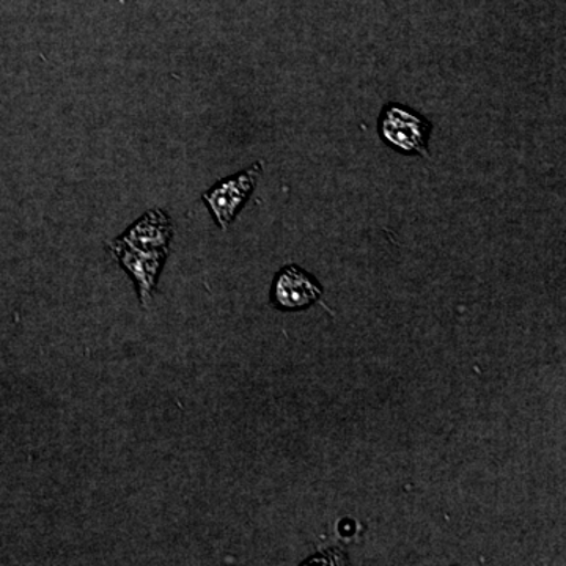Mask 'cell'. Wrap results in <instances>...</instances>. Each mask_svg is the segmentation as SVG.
<instances>
[{
	"mask_svg": "<svg viewBox=\"0 0 566 566\" xmlns=\"http://www.w3.org/2000/svg\"><path fill=\"white\" fill-rule=\"evenodd\" d=\"M262 172L263 164L255 163L251 169L233 175V177L223 178L218 185L212 186L210 191L203 193V202L207 203L212 218L222 230L229 229L238 212L248 202Z\"/></svg>",
	"mask_w": 566,
	"mask_h": 566,
	"instance_id": "obj_1",
	"label": "cell"
},
{
	"mask_svg": "<svg viewBox=\"0 0 566 566\" xmlns=\"http://www.w3.org/2000/svg\"><path fill=\"white\" fill-rule=\"evenodd\" d=\"M107 249H109L111 255L120 263L123 270L133 279V282L136 283L142 307L147 308L151 304L159 274H161L164 263L169 256L170 249L144 251V249L123 243L118 238L111 241Z\"/></svg>",
	"mask_w": 566,
	"mask_h": 566,
	"instance_id": "obj_2",
	"label": "cell"
},
{
	"mask_svg": "<svg viewBox=\"0 0 566 566\" xmlns=\"http://www.w3.org/2000/svg\"><path fill=\"white\" fill-rule=\"evenodd\" d=\"M379 134L394 150L406 155L417 153L420 156H428L427 144L430 139L431 125L416 112L398 104H390L382 111Z\"/></svg>",
	"mask_w": 566,
	"mask_h": 566,
	"instance_id": "obj_3",
	"label": "cell"
},
{
	"mask_svg": "<svg viewBox=\"0 0 566 566\" xmlns=\"http://www.w3.org/2000/svg\"><path fill=\"white\" fill-rule=\"evenodd\" d=\"M322 286L300 266H286L275 275L271 297L282 311H304L322 297Z\"/></svg>",
	"mask_w": 566,
	"mask_h": 566,
	"instance_id": "obj_4",
	"label": "cell"
},
{
	"mask_svg": "<svg viewBox=\"0 0 566 566\" xmlns=\"http://www.w3.org/2000/svg\"><path fill=\"white\" fill-rule=\"evenodd\" d=\"M172 238V219L167 212L155 208L140 216L118 240L144 251H159V249H170Z\"/></svg>",
	"mask_w": 566,
	"mask_h": 566,
	"instance_id": "obj_5",
	"label": "cell"
}]
</instances>
